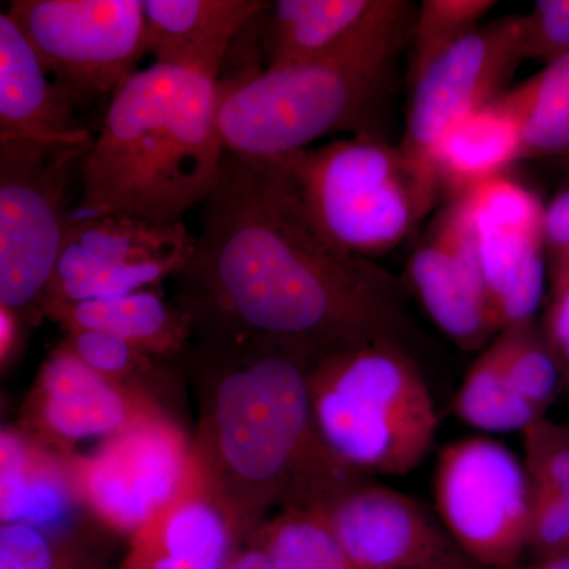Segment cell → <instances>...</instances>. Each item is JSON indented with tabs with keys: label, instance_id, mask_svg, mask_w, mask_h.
<instances>
[{
	"label": "cell",
	"instance_id": "74e56055",
	"mask_svg": "<svg viewBox=\"0 0 569 569\" xmlns=\"http://www.w3.org/2000/svg\"><path fill=\"white\" fill-rule=\"evenodd\" d=\"M222 569H271V565L263 549L246 539Z\"/></svg>",
	"mask_w": 569,
	"mask_h": 569
},
{
	"label": "cell",
	"instance_id": "7402d4cb",
	"mask_svg": "<svg viewBox=\"0 0 569 569\" xmlns=\"http://www.w3.org/2000/svg\"><path fill=\"white\" fill-rule=\"evenodd\" d=\"M519 159L522 132L503 96L448 126L425 157L441 187L456 194L503 176Z\"/></svg>",
	"mask_w": 569,
	"mask_h": 569
},
{
	"label": "cell",
	"instance_id": "30bf717a",
	"mask_svg": "<svg viewBox=\"0 0 569 569\" xmlns=\"http://www.w3.org/2000/svg\"><path fill=\"white\" fill-rule=\"evenodd\" d=\"M194 236L186 223L123 216L71 219L43 302L91 301L151 290L189 263ZM41 302V306H43Z\"/></svg>",
	"mask_w": 569,
	"mask_h": 569
},
{
	"label": "cell",
	"instance_id": "e575fe53",
	"mask_svg": "<svg viewBox=\"0 0 569 569\" xmlns=\"http://www.w3.org/2000/svg\"><path fill=\"white\" fill-rule=\"evenodd\" d=\"M542 335L556 358L563 388L569 395V276L552 279Z\"/></svg>",
	"mask_w": 569,
	"mask_h": 569
},
{
	"label": "cell",
	"instance_id": "4316f807",
	"mask_svg": "<svg viewBox=\"0 0 569 569\" xmlns=\"http://www.w3.org/2000/svg\"><path fill=\"white\" fill-rule=\"evenodd\" d=\"M63 342L82 362L107 380L151 396L164 407L170 402L171 388L178 385L179 378H183L174 365L160 361L140 348L102 332H66Z\"/></svg>",
	"mask_w": 569,
	"mask_h": 569
},
{
	"label": "cell",
	"instance_id": "9a60e30c",
	"mask_svg": "<svg viewBox=\"0 0 569 569\" xmlns=\"http://www.w3.org/2000/svg\"><path fill=\"white\" fill-rule=\"evenodd\" d=\"M408 277L433 323L463 351L481 350L498 332L479 269L477 239L458 198L411 254Z\"/></svg>",
	"mask_w": 569,
	"mask_h": 569
},
{
	"label": "cell",
	"instance_id": "d6a6232c",
	"mask_svg": "<svg viewBox=\"0 0 569 569\" xmlns=\"http://www.w3.org/2000/svg\"><path fill=\"white\" fill-rule=\"evenodd\" d=\"M527 553L531 561L569 557V509L552 490L531 478Z\"/></svg>",
	"mask_w": 569,
	"mask_h": 569
},
{
	"label": "cell",
	"instance_id": "7a4b0ae2",
	"mask_svg": "<svg viewBox=\"0 0 569 569\" xmlns=\"http://www.w3.org/2000/svg\"><path fill=\"white\" fill-rule=\"evenodd\" d=\"M320 355L271 337L193 339L173 362L197 402L192 456L242 542L271 512L323 507L365 473L318 432Z\"/></svg>",
	"mask_w": 569,
	"mask_h": 569
},
{
	"label": "cell",
	"instance_id": "5bb4252c",
	"mask_svg": "<svg viewBox=\"0 0 569 569\" xmlns=\"http://www.w3.org/2000/svg\"><path fill=\"white\" fill-rule=\"evenodd\" d=\"M526 61V17L479 26L413 82L403 148L419 159L452 122L492 103Z\"/></svg>",
	"mask_w": 569,
	"mask_h": 569
},
{
	"label": "cell",
	"instance_id": "2e32d148",
	"mask_svg": "<svg viewBox=\"0 0 569 569\" xmlns=\"http://www.w3.org/2000/svg\"><path fill=\"white\" fill-rule=\"evenodd\" d=\"M241 545L192 456L181 488L134 531L116 569H222Z\"/></svg>",
	"mask_w": 569,
	"mask_h": 569
},
{
	"label": "cell",
	"instance_id": "5b68a950",
	"mask_svg": "<svg viewBox=\"0 0 569 569\" xmlns=\"http://www.w3.org/2000/svg\"><path fill=\"white\" fill-rule=\"evenodd\" d=\"M310 397L326 447L361 473L406 475L436 440L433 397L399 343L320 356L310 373Z\"/></svg>",
	"mask_w": 569,
	"mask_h": 569
},
{
	"label": "cell",
	"instance_id": "f35d334b",
	"mask_svg": "<svg viewBox=\"0 0 569 569\" xmlns=\"http://www.w3.org/2000/svg\"><path fill=\"white\" fill-rule=\"evenodd\" d=\"M515 569H569V557L550 561H531L529 565H520Z\"/></svg>",
	"mask_w": 569,
	"mask_h": 569
},
{
	"label": "cell",
	"instance_id": "9c48e42d",
	"mask_svg": "<svg viewBox=\"0 0 569 569\" xmlns=\"http://www.w3.org/2000/svg\"><path fill=\"white\" fill-rule=\"evenodd\" d=\"M438 518L482 569H515L527 553L530 477L526 463L488 437L441 448L433 475Z\"/></svg>",
	"mask_w": 569,
	"mask_h": 569
},
{
	"label": "cell",
	"instance_id": "4fadbf2b",
	"mask_svg": "<svg viewBox=\"0 0 569 569\" xmlns=\"http://www.w3.org/2000/svg\"><path fill=\"white\" fill-rule=\"evenodd\" d=\"M167 415L174 417L153 397L97 373L62 340L41 362L17 426L59 455L70 456L80 441H103Z\"/></svg>",
	"mask_w": 569,
	"mask_h": 569
},
{
	"label": "cell",
	"instance_id": "d6986e66",
	"mask_svg": "<svg viewBox=\"0 0 569 569\" xmlns=\"http://www.w3.org/2000/svg\"><path fill=\"white\" fill-rule=\"evenodd\" d=\"M82 503L69 458L18 426L0 432V520L70 538ZM71 539V538H70Z\"/></svg>",
	"mask_w": 569,
	"mask_h": 569
},
{
	"label": "cell",
	"instance_id": "83f0119b",
	"mask_svg": "<svg viewBox=\"0 0 569 569\" xmlns=\"http://www.w3.org/2000/svg\"><path fill=\"white\" fill-rule=\"evenodd\" d=\"M475 234L542 231L545 206L537 194L507 176L456 194Z\"/></svg>",
	"mask_w": 569,
	"mask_h": 569
},
{
	"label": "cell",
	"instance_id": "ba28073f",
	"mask_svg": "<svg viewBox=\"0 0 569 569\" xmlns=\"http://www.w3.org/2000/svg\"><path fill=\"white\" fill-rule=\"evenodd\" d=\"M7 13L80 110L110 103L148 52L141 0H14Z\"/></svg>",
	"mask_w": 569,
	"mask_h": 569
},
{
	"label": "cell",
	"instance_id": "484cf974",
	"mask_svg": "<svg viewBox=\"0 0 569 569\" xmlns=\"http://www.w3.org/2000/svg\"><path fill=\"white\" fill-rule=\"evenodd\" d=\"M246 539L263 549L271 569H356L317 509H283Z\"/></svg>",
	"mask_w": 569,
	"mask_h": 569
},
{
	"label": "cell",
	"instance_id": "1f68e13d",
	"mask_svg": "<svg viewBox=\"0 0 569 569\" xmlns=\"http://www.w3.org/2000/svg\"><path fill=\"white\" fill-rule=\"evenodd\" d=\"M522 436L530 478L552 490L569 509V426L545 417Z\"/></svg>",
	"mask_w": 569,
	"mask_h": 569
},
{
	"label": "cell",
	"instance_id": "cb8c5ba5",
	"mask_svg": "<svg viewBox=\"0 0 569 569\" xmlns=\"http://www.w3.org/2000/svg\"><path fill=\"white\" fill-rule=\"evenodd\" d=\"M455 413L468 426L493 433L523 432L545 418L509 378L500 337L468 370L456 395Z\"/></svg>",
	"mask_w": 569,
	"mask_h": 569
},
{
	"label": "cell",
	"instance_id": "3957f363",
	"mask_svg": "<svg viewBox=\"0 0 569 569\" xmlns=\"http://www.w3.org/2000/svg\"><path fill=\"white\" fill-rule=\"evenodd\" d=\"M219 103L212 74L157 62L134 71L107 104L71 219L123 213L174 224L201 208L227 151Z\"/></svg>",
	"mask_w": 569,
	"mask_h": 569
},
{
	"label": "cell",
	"instance_id": "8d00e7d4",
	"mask_svg": "<svg viewBox=\"0 0 569 569\" xmlns=\"http://www.w3.org/2000/svg\"><path fill=\"white\" fill-rule=\"evenodd\" d=\"M31 329L28 321L9 309L0 306V367L6 373L18 361L24 350L28 331Z\"/></svg>",
	"mask_w": 569,
	"mask_h": 569
},
{
	"label": "cell",
	"instance_id": "8fae6325",
	"mask_svg": "<svg viewBox=\"0 0 569 569\" xmlns=\"http://www.w3.org/2000/svg\"><path fill=\"white\" fill-rule=\"evenodd\" d=\"M67 458L89 515L132 537L181 488L192 462V438L167 415L107 438L91 455Z\"/></svg>",
	"mask_w": 569,
	"mask_h": 569
},
{
	"label": "cell",
	"instance_id": "d4e9b609",
	"mask_svg": "<svg viewBox=\"0 0 569 569\" xmlns=\"http://www.w3.org/2000/svg\"><path fill=\"white\" fill-rule=\"evenodd\" d=\"M503 97L519 119L522 159L569 156V54Z\"/></svg>",
	"mask_w": 569,
	"mask_h": 569
},
{
	"label": "cell",
	"instance_id": "4dcf8cb0",
	"mask_svg": "<svg viewBox=\"0 0 569 569\" xmlns=\"http://www.w3.org/2000/svg\"><path fill=\"white\" fill-rule=\"evenodd\" d=\"M0 569H82L70 538L26 523H0Z\"/></svg>",
	"mask_w": 569,
	"mask_h": 569
},
{
	"label": "cell",
	"instance_id": "ffe728a7",
	"mask_svg": "<svg viewBox=\"0 0 569 569\" xmlns=\"http://www.w3.org/2000/svg\"><path fill=\"white\" fill-rule=\"evenodd\" d=\"M269 7L261 0H144L146 51L157 63L219 80L236 37Z\"/></svg>",
	"mask_w": 569,
	"mask_h": 569
},
{
	"label": "cell",
	"instance_id": "277c9868",
	"mask_svg": "<svg viewBox=\"0 0 569 569\" xmlns=\"http://www.w3.org/2000/svg\"><path fill=\"white\" fill-rule=\"evenodd\" d=\"M408 26L367 33L313 61L264 70L219 92L224 148L249 159H279L365 126Z\"/></svg>",
	"mask_w": 569,
	"mask_h": 569
},
{
	"label": "cell",
	"instance_id": "836d02e7",
	"mask_svg": "<svg viewBox=\"0 0 569 569\" xmlns=\"http://www.w3.org/2000/svg\"><path fill=\"white\" fill-rule=\"evenodd\" d=\"M569 54V0H538L526 17V59L546 63Z\"/></svg>",
	"mask_w": 569,
	"mask_h": 569
},
{
	"label": "cell",
	"instance_id": "44dd1931",
	"mask_svg": "<svg viewBox=\"0 0 569 569\" xmlns=\"http://www.w3.org/2000/svg\"><path fill=\"white\" fill-rule=\"evenodd\" d=\"M41 316L63 332H102L170 365L193 342L190 318L157 288L91 301L43 302Z\"/></svg>",
	"mask_w": 569,
	"mask_h": 569
},
{
	"label": "cell",
	"instance_id": "f1b7e54d",
	"mask_svg": "<svg viewBox=\"0 0 569 569\" xmlns=\"http://www.w3.org/2000/svg\"><path fill=\"white\" fill-rule=\"evenodd\" d=\"M505 367L523 399L542 417L563 388L559 366L533 321L500 332Z\"/></svg>",
	"mask_w": 569,
	"mask_h": 569
},
{
	"label": "cell",
	"instance_id": "603a6c76",
	"mask_svg": "<svg viewBox=\"0 0 569 569\" xmlns=\"http://www.w3.org/2000/svg\"><path fill=\"white\" fill-rule=\"evenodd\" d=\"M490 316L498 332L530 323L546 287L545 234H475Z\"/></svg>",
	"mask_w": 569,
	"mask_h": 569
},
{
	"label": "cell",
	"instance_id": "7c38bea8",
	"mask_svg": "<svg viewBox=\"0 0 569 569\" xmlns=\"http://www.w3.org/2000/svg\"><path fill=\"white\" fill-rule=\"evenodd\" d=\"M313 509L356 569H482L419 501L367 478Z\"/></svg>",
	"mask_w": 569,
	"mask_h": 569
},
{
	"label": "cell",
	"instance_id": "f546056e",
	"mask_svg": "<svg viewBox=\"0 0 569 569\" xmlns=\"http://www.w3.org/2000/svg\"><path fill=\"white\" fill-rule=\"evenodd\" d=\"M497 2L492 0H425L413 21L410 80L436 61L441 52L479 28Z\"/></svg>",
	"mask_w": 569,
	"mask_h": 569
},
{
	"label": "cell",
	"instance_id": "8992f818",
	"mask_svg": "<svg viewBox=\"0 0 569 569\" xmlns=\"http://www.w3.org/2000/svg\"><path fill=\"white\" fill-rule=\"evenodd\" d=\"M274 160L293 178L317 230L366 260L411 234L441 189L425 159L367 133Z\"/></svg>",
	"mask_w": 569,
	"mask_h": 569
},
{
	"label": "cell",
	"instance_id": "52a82bcc",
	"mask_svg": "<svg viewBox=\"0 0 569 569\" xmlns=\"http://www.w3.org/2000/svg\"><path fill=\"white\" fill-rule=\"evenodd\" d=\"M91 148L0 138V306L31 328L43 320L41 302L70 223V189Z\"/></svg>",
	"mask_w": 569,
	"mask_h": 569
},
{
	"label": "cell",
	"instance_id": "d590c367",
	"mask_svg": "<svg viewBox=\"0 0 569 569\" xmlns=\"http://www.w3.org/2000/svg\"><path fill=\"white\" fill-rule=\"evenodd\" d=\"M542 234L552 258V279L569 276V189L546 208Z\"/></svg>",
	"mask_w": 569,
	"mask_h": 569
},
{
	"label": "cell",
	"instance_id": "e0dca14e",
	"mask_svg": "<svg viewBox=\"0 0 569 569\" xmlns=\"http://www.w3.org/2000/svg\"><path fill=\"white\" fill-rule=\"evenodd\" d=\"M0 138L86 148L96 140L7 11L0 13Z\"/></svg>",
	"mask_w": 569,
	"mask_h": 569
},
{
	"label": "cell",
	"instance_id": "6da1fadb",
	"mask_svg": "<svg viewBox=\"0 0 569 569\" xmlns=\"http://www.w3.org/2000/svg\"><path fill=\"white\" fill-rule=\"evenodd\" d=\"M171 280L193 339L271 337L325 356L400 346L406 329L395 279L317 230L282 164L228 149L192 257Z\"/></svg>",
	"mask_w": 569,
	"mask_h": 569
},
{
	"label": "cell",
	"instance_id": "ac0fdd59",
	"mask_svg": "<svg viewBox=\"0 0 569 569\" xmlns=\"http://www.w3.org/2000/svg\"><path fill=\"white\" fill-rule=\"evenodd\" d=\"M410 13L402 0H279L261 14L264 70L313 61Z\"/></svg>",
	"mask_w": 569,
	"mask_h": 569
}]
</instances>
